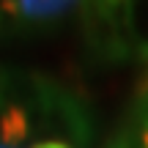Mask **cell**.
I'll return each instance as SVG.
<instances>
[{
	"label": "cell",
	"mask_w": 148,
	"mask_h": 148,
	"mask_svg": "<svg viewBox=\"0 0 148 148\" xmlns=\"http://www.w3.org/2000/svg\"><path fill=\"white\" fill-rule=\"evenodd\" d=\"M82 0H8V14L14 19L27 22H49L69 14Z\"/></svg>",
	"instance_id": "obj_1"
},
{
	"label": "cell",
	"mask_w": 148,
	"mask_h": 148,
	"mask_svg": "<svg viewBox=\"0 0 148 148\" xmlns=\"http://www.w3.org/2000/svg\"><path fill=\"white\" fill-rule=\"evenodd\" d=\"M33 148H71V145H66V143H58V140H44V143H36Z\"/></svg>",
	"instance_id": "obj_2"
},
{
	"label": "cell",
	"mask_w": 148,
	"mask_h": 148,
	"mask_svg": "<svg viewBox=\"0 0 148 148\" xmlns=\"http://www.w3.org/2000/svg\"><path fill=\"white\" fill-rule=\"evenodd\" d=\"M0 19H14L8 14V0H0Z\"/></svg>",
	"instance_id": "obj_3"
},
{
	"label": "cell",
	"mask_w": 148,
	"mask_h": 148,
	"mask_svg": "<svg viewBox=\"0 0 148 148\" xmlns=\"http://www.w3.org/2000/svg\"><path fill=\"white\" fill-rule=\"evenodd\" d=\"M0 148H8V145H3V143H0Z\"/></svg>",
	"instance_id": "obj_4"
}]
</instances>
